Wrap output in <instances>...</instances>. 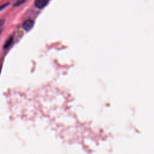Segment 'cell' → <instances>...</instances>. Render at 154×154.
<instances>
[{"instance_id":"3957f363","label":"cell","mask_w":154,"mask_h":154,"mask_svg":"<svg viewBox=\"0 0 154 154\" xmlns=\"http://www.w3.org/2000/svg\"><path fill=\"white\" fill-rule=\"evenodd\" d=\"M13 37H10L8 39L7 41L3 46V48L4 50H7L8 49L10 46L12 45V44L13 43Z\"/></svg>"},{"instance_id":"6da1fadb","label":"cell","mask_w":154,"mask_h":154,"mask_svg":"<svg viewBox=\"0 0 154 154\" xmlns=\"http://www.w3.org/2000/svg\"><path fill=\"white\" fill-rule=\"evenodd\" d=\"M34 21L31 19H27L22 24V28L26 31H30L34 26Z\"/></svg>"},{"instance_id":"8992f818","label":"cell","mask_w":154,"mask_h":154,"mask_svg":"<svg viewBox=\"0 0 154 154\" xmlns=\"http://www.w3.org/2000/svg\"><path fill=\"white\" fill-rule=\"evenodd\" d=\"M4 23V21H3V20H0V27H1V26L3 25Z\"/></svg>"},{"instance_id":"52a82bcc","label":"cell","mask_w":154,"mask_h":154,"mask_svg":"<svg viewBox=\"0 0 154 154\" xmlns=\"http://www.w3.org/2000/svg\"><path fill=\"white\" fill-rule=\"evenodd\" d=\"M2 31H3V29L1 28V27H0V35H1V33Z\"/></svg>"},{"instance_id":"5b68a950","label":"cell","mask_w":154,"mask_h":154,"mask_svg":"<svg viewBox=\"0 0 154 154\" xmlns=\"http://www.w3.org/2000/svg\"><path fill=\"white\" fill-rule=\"evenodd\" d=\"M10 3H6V4H3V5H1V6H0V11H1V10H2L4 8H5Z\"/></svg>"},{"instance_id":"7a4b0ae2","label":"cell","mask_w":154,"mask_h":154,"mask_svg":"<svg viewBox=\"0 0 154 154\" xmlns=\"http://www.w3.org/2000/svg\"><path fill=\"white\" fill-rule=\"evenodd\" d=\"M49 0H35V5L39 9H42L47 5Z\"/></svg>"},{"instance_id":"277c9868","label":"cell","mask_w":154,"mask_h":154,"mask_svg":"<svg viewBox=\"0 0 154 154\" xmlns=\"http://www.w3.org/2000/svg\"><path fill=\"white\" fill-rule=\"evenodd\" d=\"M25 1V0H17L16 2L14 4V5H13V6H15V7L19 6L21 4H22Z\"/></svg>"}]
</instances>
